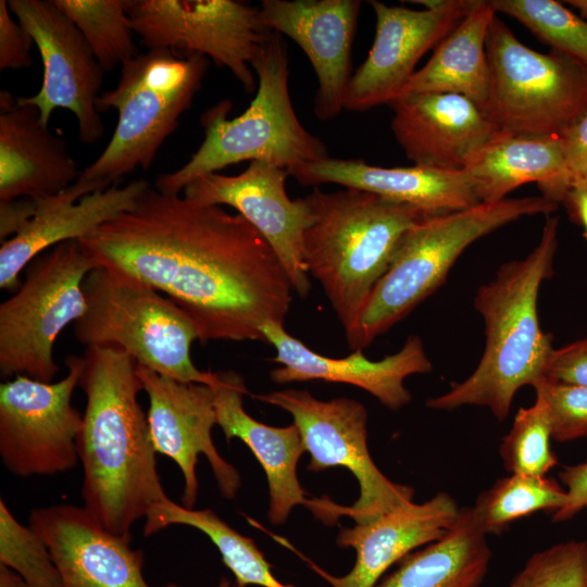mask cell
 Listing matches in <instances>:
<instances>
[{"mask_svg": "<svg viewBox=\"0 0 587 587\" xmlns=\"http://www.w3.org/2000/svg\"><path fill=\"white\" fill-rule=\"evenodd\" d=\"M253 397L292 416L310 454L309 471L342 466L357 478L360 494L351 505H341L326 496L308 498L304 505L316 519L333 524L348 516L355 523H366L413 501L414 488L390 480L374 463L367 448V411L361 402L346 397L324 401L305 389Z\"/></svg>", "mask_w": 587, "mask_h": 587, "instance_id": "obj_9", "label": "cell"}, {"mask_svg": "<svg viewBox=\"0 0 587 587\" xmlns=\"http://www.w3.org/2000/svg\"><path fill=\"white\" fill-rule=\"evenodd\" d=\"M30 34L11 16L7 0L0 1V70H20L33 65Z\"/></svg>", "mask_w": 587, "mask_h": 587, "instance_id": "obj_38", "label": "cell"}, {"mask_svg": "<svg viewBox=\"0 0 587 587\" xmlns=\"http://www.w3.org/2000/svg\"><path fill=\"white\" fill-rule=\"evenodd\" d=\"M480 203H497L515 188L536 183L542 196L563 202L573 172L557 135L501 132L466 166Z\"/></svg>", "mask_w": 587, "mask_h": 587, "instance_id": "obj_27", "label": "cell"}, {"mask_svg": "<svg viewBox=\"0 0 587 587\" xmlns=\"http://www.w3.org/2000/svg\"><path fill=\"white\" fill-rule=\"evenodd\" d=\"M475 0H441L436 8L412 10L371 0L376 15L374 42L352 74L345 110L366 111L402 96L422 57L460 23Z\"/></svg>", "mask_w": 587, "mask_h": 587, "instance_id": "obj_15", "label": "cell"}, {"mask_svg": "<svg viewBox=\"0 0 587 587\" xmlns=\"http://www.w3.org/2000/svg\"><path fill=\"white\" fill-rule=\"evenodd\" d=\"M0 564L16 572L29 587H62L59 570L43 539L22 525L0 500Z\"/></svg>", "mask_w": 587, "mask_h": 587, "instance_id": "obj_35", "label": "cell"}, {"mask_svg": "<svg viewBox=\"0 0 587 587\" xmlns=\"http://www.w3.org/2000/svg\"><path fill=\"white\" fill-rule=\"evenodd\" d=\"M567 164L577 173L587 164V109L559 135Z\"/></svg>", "mask_w": 587, "mask_h": 587, "instance_id": "obj_41", "label": "cell"}, {"mask_svg": "<svg viewBox=\"0 0 587 587\" xmlns=\"http://www.w3.org/2000/svg\"><path fill=\"white\" fill-rule=\"evenodd\" d=\"M86 311L74 323L84 346L117 347L161 375L210 385L214 372L200 371L190 357L198 330L170 298L127 273L98 266L85 278Z\"/></svg>", "mask_w": 587, "mask_h": 587, "instance_id": "obj_8", "label": "cell"}, {"mask_svg": "<svg viewBox=\"0 0 587 587\" xmlns=\"http://www.w3.org/2000/svg\"><path fill=\"white\" fill-rule=\"evenodd\" d=\"M252 68L258 89L247 110L229 120L232 103L223 100L205 111L202 143L182 167L157 178V190L179 195L197 179L243 161L265 162L290 175L329 157L324 142L303 127L292 107L288 55L280 34H271Z\"/></svg>", "mask_w": 587, "mask_h": 587, "instance_id": "obj_5", "label": "cell"}, {"mask_svg": "<svg viewBox=\"0 0 587 587\" xmlns=\"http://www.w3.org/2000/svg\"><path fill=\"white\" fill-rule=\"evenodd\" d=\"M262 334L265 342L276 350L270 361L282 365L270 373L274 383L323 380L349 384L367 391L390 410H399L411 401L412 396L403 384L408 376L433 370L416 335L409 336L398 352L372 361L362 350L340 359L322 355L287 333L284 325L272 322L262 327Z\"/></svg>", "mask_w": 587, "mask_h": 587, "instance_id": "obj_20", "label": "cell"}, {"mask_svg": "<svg viewBox=\"0 0 587 587\" xmlns=\"http://www.w3.org/2000/svg\"><path fill=\"white\" fill-rule=\"evenodd\" d=\"M62 136L49 129L39 110L0 92V201L54 196L80 176Z\"/></svg>", "mask_w": 587, "mask_h": 587, "instance_id": "obj_24", "label": "cell"}, {"mask_svg": "<svg viewBox=\"0 0 587 587\" xmlns=\"http://www.w3.org/2000/svg\"><path fill=\"white\" fill-rule=\"evenodd\" d=\"M535 390L548 404L553 440L565 442L587 436V386L541 382Z\"/></svg>", "mask_w": 587, "mask_h": 587, "instance_id": "obj_37", "label": "cell"}, {"mask_svg": "<svg viewBox=\"0 0 587 587\" xmlns=\"http://www.w3.org/2000/svg\"><path fill=\"white\" fill-rule=\"evenodd\" d=\"M300 184H338L413 205L427 215L461 211L480 203L465 171L413 165L382 167L358 159L327 157L290 173Z\"/></svg>", "mask_w": 587, "mask_h": 587, "instance_id": "obj_25", "label": "cell"}, {"mask_svg": "<svg viewBox=\"0 0 587 587\" xmlns=\"http://www.w3.org/2000/svg\"><path fill=\"white\" fill-rule=\"evenodd\" d=\"M542 382L587 386V338L553 349Z\"/></svg>", "mask_w": 587, "mask_h": 587, "instance_id": "obj_39", "label": "cell"}, {"mask_svg": "<svg viewBox=\"0 0 587 587\" xmlns=\"http://www.w3.org/2000/svg\"><path fill=\"white\" fill-rule=\"evenodd\" d=\"M566 3L577 9L580 15L587 20V0H570Z\"/></svg>", "mask_w": 587, "mask_h": 587, "instance_id": "obj_45", "label": "cell"}, {"mask_svg": "<svg viewBox=\"0 0 587 587\" xmlns=\"http://www.w3.org/2000/svg\"><path fill=\"white\" fill-rule=\"evenodd\" d=\"M67 374L59 382L15 376L0 385V455L20 477L50 476L79 462L83 415L72 405L84 359H65Z\"/></svg>", "mask_w": 587, "mask_h": 587, "instance_id": "obj_13", "label": "cell"}, {"mask_svg": "<svg viewBox=\"0 0 587 587\" xmlns=\"http://www.w3.org/2000/svg\"><path fill=\"white\" fill-rule=\"evenodd\" d=\"M74 23L104 72L138 54L126 0H53Z\"/></svg>", "mask_w": 587, "mask_h": 587, "instance_id": "obj_32", "label": "cell"}, {"mask_svg": "<svg viewBox=\"0 0 587 587\" xmlns=\"http://www.w3.org/2000/svg\"><path fill=\"white\" fill-rule=\"evenodd\" d=\"M496 14L489 1L475 0L427 63L415 71L402 96L454 93L470 99L484 112L489 92L486 37Z\"/></svg>", "mask_w": 587, "mask_h": 587, "instance_id": "obj_28", "label": "cell"}, {"mask_svg": "<svg viewBox=\"0 0 587 587\" xmlns=\"http://www.w3.org/2000/svg\"><path fill=\"white\" fill-rule=\"evenodd\" d=\"M489 92L485 115L502 132L559 136L587 109V65L522 43L497 16L486 37Z\"/></svg>", "mask_w": 587, "mask_h": 587, "instance_id": "obj_10", "label": "cell"}, {"mask_svg": "<svg viewBox=\"0 0 587 587\" xmlns=\"http://www.w3.org/2000/svg\"><path fill=\"white\" fill-rule=\"evenodd\" d=\"M78 386L86 409L78 437L84 508L105 529H130L166 496L148 416L138 402L137 362L117 347H87Z\"/></svg>", "mask_w": 587, "mask_h": 587, "instance_id": "obj_2", "label": "cell"}, {"mask_svg": "<svg viewBox=\"0 0 587 587\" xmlns=\"http://www.w3.org/2000/svg\"><path fill=\"white\" fill-rule=\"evenodd\" d=\"M472 507L459 515L440 539L400 560L375 587H482L491 550Z\"/></svg>", "mask_w": 587, "mask_h": 587, "instance_id": "obj_29", "label": "cell"}, {"mask_svg": "<svg viewBox=\"0 0 587 587\" xmlns=\"http://www.w3.org/2000/svg\"><path fill=\"white\" fill-rule=\"evenodd\" d=\"M559 477L566 487L567 501L554 513L552 522H566L587 508V459L578 464L564 466Z\"/></svg>", "mask_w": 587, "mask_h": 587, "instance_id": "obj_40", "label": "cell"}, {"mask_svg": "<svg viewBox=\"0 0 587 587\" xmlns=\"http://www.w3.org/2000/svg\"><path fill=\"white\" fill-rule=\"evenodd\" d=\"M571 214L583 225L587 237V176L573 173L569 191L563 200Z\"/></svg>", "mask_w": 587, "mask_h": 587, "instance_id": "obj_43", "label": "cell"}, {"mask_svg": "<svg viewBox=\"0 0 587 587\" xmlns=\"http://www.w3.org/2000/svg\"><path fill=\"white\" fill-rule=\"evenodd\" d=\"M98 264L164 292L198 340L263 341L284 325L292 286L278 257L241 214L149 187L136 205L77 240Z\"/></svg>", "mask_w": 587, "mask_h": 587, "instance_id": "obj_1", "label": "cell"}, {"mask_svg": "<svg viewBox=\"0 0 587 587\" xmlns=\"http://www.w3.org/2000/svg\"><path fill=\"white\" fill-rule=\"evenodd\" d=\"M360 0H262L263 24L304 51L317 78L314 114L329 121L345 109Z\"/></svg>", "mask_w": 587, "mask_h": 587, "instance_id": "obj_18", "label": "cell"}, {"mask_svg": "<svg viewBox=\"0 0 587 587\" xmlns=\"http://www.w3.org/2000/svg\"><path fill=\"white\" fill-rule=\"evenodd\" d=\"M214 392L217 425L229 442L240 439L261 464L267 479L268 520L273 525L286 522L291 510L307 501L297 476V464L305 451L298 427H275L261 423L243 409L249 391L235 371L214 372L210 384Z\"/></svg>", "mask_w": 587, "mask_h": 587, "instance_id": "obj_26", "label": "cell"}, {"mask_svg": "<svg viewBox=\"0 0 587 587\" xmlns=\"http://www.w3.org/2000/svg\"><path fill=\"white\" fill-rule=\"evenodd\" d=\"M550 411L546 401L536 395L535 403L521 408L509 433L502 438L499 453L510 474L546 476L558 464L550 447Z\"/></svg>", "mask_w": 587, "mask_h": 587, "instance_id": "obj_34", "label": "cell"}, {"mask_svg": "<svg viewBox=\"0 0 587 587\" xmlns=\"http://www.w3.org/2000/svg\"><path fill=\"white\" fill-rule=\"evenodd\" d=\"M302 198L310 211L304 263L346 332L388 270L404 233L433 215L354 188H314Z\"/></svg>", "mask_w": 587, "mask_h": 587, "instance_id": "obj_4", "label": "cell"}, {"mask_svg": "<svg viewBox=\"0 0 587 587\" xmlns=\"http://www.w3.org/2000/svg\"><path fill=\"white\" fill-rule=\"evenodd\" d=\"M37 201L32 198H17L11 201H0V239L15 236L35 216Z\"/></svg>", "mask_w": 587, "mask_h": 587, "instance_id": "obj_42", "label": "cell"}, {"mask_svg": "<svg viewBox=\"0 0 587 587\" xmlns=\"http://www.w3.org/2000/svg\"><path fill=\"white\" fill-rule=\"evenodd\" d=\"M501 12L525 25L555 51L587 65V21L552 0H491Z\"/></svg>", "mask_w": 587, "mask_h": 587, "instance_id": "obj_33", "label": "cell"}, {"mask_svg": "<svg viewBox=\"0 0 587 587\" xmlns=\"http://www.w3.org/2000/svg\"><path fill=\"white\" fill-rule=\"evenodd\" d=\"M389 105L394 136L414 165L463 171L502 132L460 95L407 93Z\"/></svg>", "mask_w": 587, "mask_h": 587, "instance_id": "obj_21", "label": "cell"}, {"mask_svg": "<svg viewBox=\"0 0 587 587\" xmlns=\"http://www.w3.org/2000/svg\"><path fill=\"white\" fill-rule=\"evenodd\" d=\"M577 174H583V175H586V176H587V164H586L584 167H582V168L577 172Z\"/></svg>", "mask_w": 587, "mask_h": 587, "instance_id": "obj_47", "label": "cell"}, {"mask_svg": "<svg viewBox=\"0 0 587 587\" xmlns=\"http://www.w3.org/2000/svg\"><path fill=\"white\" fill-rule=\"evenodd\" d=\"M137 373L149 399L147 416L155 452L168 457L182 471V504L192 509L197 501L200 453L207 457L221 495L234 499L241 478L220 455L212 439V428L217 425L212 387L179 382L138 363Z\"/></svg>", "mask_w": 587, "mask_h": 587, "instance_id": "obj_16", "label": "cell"}, {"mask_svg": "<svg viewBox=\"0 0 587 587\" xmlns=\"http://www.w3.org/2000/svg\"><path fill=\"white\" fill-rule=\"evenodd\" d=\"M165 587H180L175 584H167ZM216 587H246L237 583H230L226 577H223Z\"/></svg>", "mask_w": 587, "mask_h": 587, "instance_id": "obj_46", "label": "cell"}, {"mask_svg": "<svg viewBox=\"0 0 587 587\" xmlns=\"http://www.w3.org/2000/svg\"><path fill=\"white\" fill-rule=\"evenodd\" d=\"M29 527L48 546L62 587H150L143 553L130 547L132 537L109 532L84 507L34 509Z\"/></svg>", "mask_w": 587, "mask_h": 587, "instance_id": "obj_19", "label": "cell"}, {"mask_svg": "<svg viewBox=\"0 0 587 587\" xmlns=\"http://www.w3.org/2000/svg\"><path fill=\"white\" fill-rule=\"evenodd\" d=\"M8 4L33 37L43 64L38 92L18 101L36 107L46 125L55 109L71 111L80 141L96 143L104 134L98 109L104 71L86 39L53 0H9Z\"/></svg>", "mask_w": 587, "mask_h": 587, "instance_id": "obj_14", "label": "cell"}, {"mask_svg": "<svg viewBox=\"0 0 587 587\" xmlns=\"http://www.w3.org/2000/svg\"><path fill=\"white\" fill-rule=\"evenodd\" d=\"M566 501V490L553 478L511 474L480 492L472 511L486 535H500L513 522L538 511L554 513Z\"/></svg>", "mask_w": 587, "mask_h": 587, "instance_id": "obj_31", "label": "cell"}, {"mask_svg": "<svg viewBox=\"0 0 587 587\" xmlns=\"http://www.w3.org/2000/svg\"><path fill=\"white\" fill-rule=\"evenodd\" d=\"M508 587H587V542L569 540L534 553Z\"/></svg>", "mask_w": 587, "mask_h": 587, "instance_id": "obj_36", "label": "cell"}, {"mask_svg": "<svg viewBox=\"0 0 587 587\" xmlns=\"http://www.w3.org/2000/svg\"><path fill=\"white\" fill-rule=\"evenodd\" d=\"M558 225V217L548 216L535 249L525 259L502 265L495 279L477 290L474 304L486 336L483 357L466 379L428 399V408L482 405L503 421L516 391L544 380L553 347L540 328L537 300L541 283L552 274Z\"/></svg>", "mask_w": 587, "mask_h": 587, "instance_id": "obj_3", "label": "cell"}, {"mask_svg": "<svg viewBox=\"0 0 587 587\" xmlns=\"http://www.w3.org/2000/svg\"><path fill=\"white\" fill-rule=\"evenodd\" d=\"M98 264L77 240L62 242L27 266L25 280L0 304V374L51 383L60 367L53 346L86 311L83 284Z\"/></svg>", "mask_w": 587, "mask_h": 587, "instance_id": "obj_11", "label": "cell"}, {"mask_svg": "<svg viewBox=\"0 0 587 587\" xmlns=\"http://www.w3.org/2000/svg\"><path fill=\"white\" fill-rule=\"evenodd\" d=\"M145 520V536L171 525H186L202 532L216 547L239 585L294 587L275 577L271 564L251 538L239 534L211 509H188L165 497L150 508Z\"/></svg>", "mask_w": 587, "mask_h": 587, "instance_id": "obj_30", "label": "cell"}, {"mask_svg": "<svg viewBox=\"0 0 587 587\" xmlns=\"http://www.w3.org/2000/svg\"><path fill=\"white\" fill-rule=\"evenodd\" d=\"M459 511L451 495L438 492L425 502L411 501L370 522L341 527L337 545L354 549L357 555L352 570L344 576H334L303 559L332 587H375L390 566L445 536Z\"/></svg>", "mask_w": 587, "mask_h": 587, "instance_id": "obj_22", "label": "cell"}, {"mask_svg": "<svg viewBox=\"0 0 587 587\" xmlns=\"http://www.w3.org/2000/svg\"><path fill=\"white\" fill-rule=\"evenodd\" d=\"M126 12L148 50L204 55L254 91L252 64L273 33L259 7L237 0H126Z\"/></svg>", "mask_w": 587, "mask_h": 587, "instance_id": "obj_12", "label": "cell"}, {"mask_svg": "<svg viewBox=\"0 0 587 587\" xmlns=\"http://www.w3.org/2000/svg\"><path fill=\"white\" fill-rule=\"evenodd\" d=\"M208 68L204 55L179 57L166 49L148 50L125 62L117 85L98 101L100 112L117 111L113 135L75 184L91 193L115 185L137 167L148 170L190 108Z\"/></svg>", "mask_w": 587, "mask_h": 587, "instance_id": "obj_7", "label": "cell"}, {"mask_svg": "<svg viewBox=\"0 0 587 587\" xmlns=\"http://www.w3.org/2000/svg\"><path fill=\"white\" fill-rule=\"evenodd\" d=\"M0 587H29L13 570L0 564Z\"/></svg>", "mask_w": 587, "mask_h": 587, "instance_id": "obj_44", "label": "cell"}, {"mask_svg": "<svg viewBox=\"0 0 587 587\" xmlns=\"http://www.w3.org/2000/svg\"><path fill=\"white\" fill-rule=\"evenodd\" d=\"M558 204L540 197L504 199L426 216L399 241L391 263L360 315L345 332L349 349L367 348L445 282L460 254L478 238L515 220L550 214Z\"/></svg>", "mask_w": 587, "mask_h": 587, "instance_id": "obj_6", "label": "cell"}, {"mask_svg": "<svg viewBox=\"0 0 587 587\" xmlns=\"http://www.w3.org/2000/svg\"><path fill=\"white\" fill-rule=\"evenodd\" d=\"M286 170L252 161L238 175L211 173L188 185L183 196L196 202L229 205L266 239L291 283L307 298L311 284L303 258V235L310 211L302 197L286 191Z\"/></svg>", "mask_w": 587, "mask_h": 587, "instance_id": "obj_17", "label": "cell"}, {"mask_svg": "<svg viewBox=\"0 0 587 587\" xmlns=\"http://www.w3.org/2000/svg\"><path fill=\"white\" fill-rule=\"evenodd\" d=\"M149 187L147 180L136 179L123 187L115 184L86 195L73 184L54 196L36 199L35 216L15 236L1 242V289H16L22 271L38 255L62 242L80 240L132 210Z\"/></svg>", "mask_w": 587, "mask_h": 587, "instance_id": "obj_23", "label": "cell"}]
</instances>
